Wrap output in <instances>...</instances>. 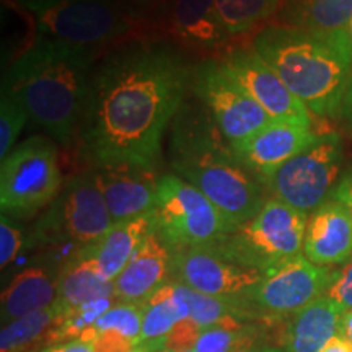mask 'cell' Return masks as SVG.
<instances>
[{"instance_id":"cell-1","label":"cell","mask_w":352,"mask_h":352,"mask_svg":"<svg viewBox=\"0 0 352 352\" xmlns=\"http://www.w3.org/2000/svg\"><path fill=\"white\" fill-rule=\"evenodd\" d=\"M186 63L162 43L132 41L94 69L78 131L83 160L155 171L166 127L191 83Z\"/></svg>"},{"instance_id":"cell-2","label":"cell","mask_w":352,"mask_h":352,"mask_svg":"<svg viewBox=\"0 0 352 352\" xmlns=\"http://www.w3.org/2000/svg\"><path fill=\"white\" fill-rule=\"evenodd\" d=\"M175 175L192 184L220 210L232 232L253 219L264 202V183L239 160L208 109L183 101L170 145Z\"/></svg>"},{"instance_id":"cell-3","label":"cell","mask_w":352,"mask_h":352,"mask_svg":"<svg viewBox=\"0 0 352 352\" xmlns=\"http://www.w3.org/2000/svg\"><path fill=\"white\" fill-rule=\"evenodd\" d=\"M94 63L95 50L38 36L10 65L2 90L15 95L41 129L69 147L78 140Z\"/></svg>"},{"instance_id":"cell-4","label":"cell","mask_w":352,"mask_h":352,"mask_svg":"<svg viewBox=\"0 0 352 352\" xmlns=\"http://www.w3.org/2000/svg\"><path fill=\"white\" fill-rule=\"evenodd\" d=\"M252 46L276 70L308 111L340 116L352 72L349 33L328 34L292 25H266Z\"/></svg>"},{"instance_id":"cell-5","label":"cell","mask_w":352,"mask_h":352,"mask_svg":"<svg viewBox=\"0 0 352 352\" xmlns=\"http://www.w3.org/2000/svg\"><path fill=\"white\" fill-rule=\"evenodd\" d=\"M38 36L96 50L122 43L135 25L124 0H23Z\"/></svg>"},{"instance_id":"cell-6","label":"cell","mask_w":352,"mask_h":352,"mask_svg":"<svg viewBox=\"0 0 352 352\" xmlns=\"http://www.w3.org/2000/svg\"><path fill=\"white\" fill-rule=\"evenodd\" d=\"M308 214L271 196L253 219L212 246L232 261L264 272L303 254Z\"/></svg>"},{"instance_id":"cell-7","label":"cell","mask_w":352,"mask_h":352,"mask_svg":"<svg viewBox=\"0 0 352 352\" xmlns=\"http://www.w3.org/2000/svg\"><path fill=\"white\" fill-rule=\"evenodd\" d=\"M63 186L57 148L46 138L16 145L0 166V208L12 219H30L56 201Z\"/></svg>"},{"instance_id":"cell-8","label":"cell","mask_w":352,"mask_h":352,"mask_svg":"<svg viewBox=\"0 0 352 352\" xmlns=\"http://www.w3.org/2000/svg\"><path fill=\"white\" fill-rule=\"evenodd\" d=\"M155 215L157 230L171 252L212 246L232 233L212 202L175 173L158 176Z\"/></svg>"},{"instance_id":"cell-9","label":"cell","mask_w":352,"mask_h":352,"mask_svg":"<svg viewBox=\"0 0 352 352\" xmlns=\"http://www.w3.org/2000/svg\"><path fill=\"white\" fill-rule=\"evenodd\" d=\"M344 162L341 138L321 134L314 144L290 158L266 182L272 197L302 212H314L333 196Z\"/></svg>"},{"instance_id":"cell-10","label":"cell","mask_w":352,"mask_h":352,"mask_svg":"<svg viewBox=\"0 0 352 352\" xmlns=\"http://www.w3.org/2000/svg\"><path fill=\"white\" fill-rule=\"evenodd\" d=\"M338 270L308 261L300 254L263 272L243 298L258 320L280 321L328 294Z\"/></svg>"},{"instance_id":"cell-11","label":"cell","mask_w":352,"mask_h":352,"mask_svg":"<svg viewBox=\"0 0 352 352\" xmlns=\"http://www.w3.org/2000/svg\"><path fill=\"white\" fill-rule=\"evenodd\" d=\"M191 85L196 98L204 104L230 145L256 134L272 118L252 98L217 59H208L192 69Z\"/></svg>"},{"instance_id":"cell-12","label":"cell","mask_w":352,"mask_h":352,"mask_svg":"<svg viewBox=\"0 0 352 352\" xmlns=\"http://www.w3.org/2000/svg\"><path fill=\"white\" fill-rule=\"evenodd\" d=\"M113 219L90 171L69 178L36 228L43 241H67L78 250L95 243L113 226Z\"/></svg>"},{"instance_id":"cell-13","label":"cell","mask_w":352,"mask_h":352,"mask_svg":"<svg viewBox=\"0 0 352 352\" xmlns=\"http://www.w3.org/2000/svg\"><path fill=\"white\" fill-rule=\"evenodd\" d=\"M228 74L241 83L272 120L311 124L310 111L253 46L230 47L217 57Z\"/></svg>"},{"instance_id":"cell-14","label":"cell","mask_w":352,"mask_h":352,"mask_svg":"<svg viewBox=\"0 0 352 352\" xmlns=\"http://www.w3.org/2000/svg\"><path fill=\"white\" fill-rule=\"evenodd\" d=\"M171 274L206 296L241 297L259 283L263 272L232 261L214 246H201L173 252Z\"/></svg>"},{"instance_id":"cell-15","label":"cell","mask_w":352,"mask_h":352,"mask_svg":"<svg viewBox=\"0 0 352 352\" xmlns=\"http://www.w3.org/2000/svg\"><path fill=\"white\" fill-rule=\"evenodd\" d=\"M316 138L318 134L311 131V124L272 120L243 142L232 145V148L243 166L266 186L267 178L276 170L314 144Z\"/></svg>"},{"instance_id":"cell-16","label":"cell","mask_w":352,"mask_h":352,"mask_svg":"<svg viewBox=\"0 0 352 352\" xmlns=\"http://www.w3.org/2000/svg\"><path fill=\"white\" fill-rule=\"evenodd\" d=\"M90 173L113 222L138 219L155 210L158 178L153 171L131 166H96Z\"/></svg>"},{"instance_id":"cell-17","label":"cell","mask_w":352,"mask_h":352,"mask_svg":"<svg viewBox=\"0 0 352 352\" xmlns=\"http://www.w3.org/2000/svg\"><path fill=\"white\" fill-rule=\"evenodd\" d=\"M166 6V28L176 43L201 52L230 50L232 36L215 0H170Z\"/></svg>"},{"instance_id":"cell-18","label":"cell","mask_w":352,"mask_h":352,"mask_svg":"<svg viewBox=\"0 0 352 352\" xmlns=\"http://www.w3.org/2000/svg\"><path fill=\"white\" fill-rule=\"evenodd\" d=\"M303 256L318 266H340L352 258V214L334 197L308 215Z\"/></svg>"},{"instance_id":"cell-19","label":"cell","mask_w":352,"mask_h":352,"mask_svg":"<svg viewBox=\"0 0 352 352\" xmlns=\"http://www.w3.org/2000/svg\"><path fill=\"white\" fill-rule=\"evenodd\" d=\"M171 256L173 252L155 228L113 280L116 300L140 303L151 297L171 274Z\"/></svg>"},{"instance_id":"cell-20","label":"cell","mask_w":352,"mask_h":352,"mask_svg":"<svg viewBox=\"0 0 352 352\" xmlns=\"http://www.w3.org/2000/svg\"><path fill=\"white\" fill-rule=\"evenodd\" d=\"M155 228V210L151 214L140 215L138 219L114 222L101 239L82 248V252L94 259L101 274L108 280H114L129 263L132 254L138 252L142 241Z\"/></svg>"},{"instance_id":"cell-21","label":"cell","mask_w":352,"mask_h":352,"mask_svg":"<svg viewBox=\"0 0 352 352\" xmlns=\"http://www.w3.org/2000/svg\"><path fill=\"white\" fill-rule=\"evenodd\" d=\"M342 314L344 310L324 296L289 316L283 333L285 352L323 351L338 336Z\"/></svg>"},{"instance_id":"cell-22","label":"cell","mask_w":352,"mask_h":352,"mask_svg":"<svg viewBox=\"0 0 352 352\" xmlns=\"http://www.w3.org/2000/svg\"><path fill=\"white\" fill-rule=\"evenodd\" d=\"M57 276L59 271H52L47 266H32L13 277L2 294V323L8 324L21 316L54 305Z\"/></svg>"},{"instance_id":"cell-23","label":"cell","mask_w":352,"mask_h":352,"mask_svg":"<svg viewBox=\"0 0 352 352\" xmlns=\"http://www.w3.org/2000/svg\"><path fill=\"white\" fill-rule=\"evenodd\" d=\"M98 298L114 297V284L101 274L96 263L82 250L67 259L57 276V307L69 310Z\"/></svg>"},{"instance_id":"cell-24","label":"cell","mask_w":352,"mask_h":352,"mask_svg":"<svg viewBox=\"0 0 352 352\" xmlns=\"http://www.w3.org/2000/svg\"><path fill=\"white\" fill-rule=\"evenodd\" d=\"M142 305L144 320L139 344L164 340L179 321L189 318V307L178 280H166L151 297L145 298Z\"/></svg>"},{"instance_id":"cell-25","label":"cell","mask_w":352,"mask_h":352,"mask_svg":"<svg viewBox=\"0 0 352 352\" xmlns=\"http://www.w3.org/2000/svg\"><path fill=\"white\" fill-rule=\"evenodd\" d=\"M65 314L54 303L6 324L0 333V352H38L50 346V336Z\"/></svg>"},{"instance_id":"cell-26","label":"cell","mask_w":352,"mask_h":352,"mask_svg":"<svg viewBox=\"0 0 352 352\" xmlns=\"http://www.w3.org/2000/svg\"><path fill=\"white\" fill-rule=\"evenodd\" d=\"M287 16L292 26L328 34L349 33L352 0H289Z\"/></svg>"},{"instance_id":"cell-27","label":"cell","mask_w":352,"mask_h":352,"mask_svg":"<svg viewBox=\"0 0 352 352\" xmlns=\"http://www.w3.org/2000/svg\"><path fill=\"white\" fill-rule=\"evenodd\" d=\"M264 321H228L204 328L197 338L196 352H246L253 347L263 346Z\"/></svg>"},{"instance_id":"cell-28","label":"cell","mask_w":352,"mask_h":352,"mask_svg":"<svg viewBox=\"0 0 352 352\" xmlns=\"http://www.w3.org/2000/svg\"><path fill=\"white\" fill-rule=\"evenodd\" d=\"M223 26L232 38L256 33L285 0H215Z\"/></svg>"},{"instance_id":"cell-29","label":"cell","mask_w":352,"mask_h":352,"mask_svg":"<svg viewBox=\"0 0 352 352\" xmlns=\"http://www.w3.org/2000/svg\"><path fill=\"white\" fill-rule=\"evenodd\" d=\"M118 300L116 298H98L78 305L67 311L57 327L52 329L50 336V346L67 341H87L96 340L95 324L101 316L111 308Z\"/></svg>"},{"instance_id":"cell-30","label":"cell","mask_w":352,"mask_h":352,"mask_svg":"<svg viewBox=\"0 0 352 352\" xmlns=\"http://www.w3.org/2000/svg\"><path fill=\"white\" fill-rule=\"evenodd\" d=\"M144 305L142 302H116L101 318L96 321L95 333L98 336L101 331H118L127 340L139 344V336L142 331Z\"/></svg>"},{"instance_id":"cell-31","label":"cell","mask_w":352,"mask_h":352,"mask_svg":"<svg viewBox=\"0 0 352 352\" xmlns=\"http://www.w3.org/2000/svg\"><path fill=\"white\" fill-rule=\"evenodd\" d=\"M28 118V113L20 100L10 91L2 90V101H0V157L2 160L15 148L13 145Z\"/></svg>"},{"instance_id":"cell-32","label":"cell","mask_w":352,"mask_h":352,"mask_svg":"<svg viewBox=\"0 0 352 352\" xmlns=\"http://www.w3.org/2000/svg\"><path fill=\"white\" fill-rule=\"evenodd\" d=\"M23 246V233L21 228L13 222L12 217L2 214L0 219V266L2 270L10 264Z\"/></svg>"},{"instance_id":"cell-33","label":"cell","mask_w":352,"mask_h":352,"mask_svg":"<svg viewBox=\"0 0 352 352\" xmlns=\"http://www.w3.org/2000/svg\"><path fill=\"white\" fill-rule=\"evenodd\" d=\"M202 329L191 318L179 321L176 327L164 338V349L183 351L195 349L197 338Z\"/></svg>"},{"instance_id":"cell-34","label":"cell","mask_w":352,"mask_h":352,"mask_svg":"<svg viewBox=\"0 0 352 352\" xmlns=\"http://www.w3.org/2000/svg\"><path fill=\"white\" fill-rule=\"evenodd\" d=\"M327 297L336 302L344 311L352 310V258L341 270H338L336 279L329 287Z\"/></svg>"},{"instance_id":"cell-35","label":"cell","mask_w":352,"mask_h":352,"mask_svg":"<svg viewBox=\"0 0 352 352\" xmlns=\"http://www.w3.org/2000/svg\"><path fill=\"white\" fill-rule=\"evenodd\" d=\"M135 344L118 331H101L94 341V352H132Z\"/></svg>"},{"instance_id":"cell-36","label":"cell","mask_w":352,"mask_h":352,"mask_svg":"<svg viewBox=\"0 0 352 352\" xmlns=\"http://www.w3.org/2000/svg\"><path fill=\"white\" fill-rule=\"evenodd\" d=\"M331 197L342 202L352 214V168L341 176Z\"/></svg>"},{"instance_id":"cell-37","label":"cell","mask_w":352,"mask_h":352,"mask_svg":"<svg viewBox=\"0 0 352 352\" xmlns=\"http://www.w3.org/2000/svg\"><path fill=\"white\" fill-rule=\"evenodd\" d=\"M38 352H94V342H87V341L59 342V344L47 346Z\"/></svg>"},{"instance_id":"cell-38","label":"cell","mask_w":352,"mask_h":352,"mask_svg":"<svg viewBox=\"0 0 352 352\" xmlns=\"http://www.w3.org/2000/svg\"><path fill=\"white\" fill-rule=\"evenodd\" d=\"M340 118L342 120V122L346 124L347 129L352 132V72H351L349 82H347L344 98H342Z\"/></svg>"},{"instance_id":"cell-39","label":"cell","mask_w":352,"mask_h":352,"mask_svg":"<svg viewBox=\"0 0 352 352\" xmlns=\"http://www.w3.org/2000/svg\"><path fill=\"white\" fill-rule=\"evenodd\" d=\"M338 334H340L342 340H346L352 346V310L342 314Z\"/></svg>"},{"instance_id":"cell-40","label":"cell","mask_w":352,"mask_h":352,"mask_svg":"<svg viewBox=\"0 0 352 352\" xmlns=\"http://www.w3.org/2000/svg\"><path fill=\"white\" fill-rule=\"evenodd\" d=\"M321 352H352V346L338 334V336H334L333 340L328 342V346Z\"/></svg>"},{"instance_id":"cell-41","label":"cell","mask_w":352,"mask_h":352,"mask_svg":"<svg viewBox=\"0 0 352 352\" xmlns=\"http://www.w3.org/2000/svg\"><path fill=\"white\" fill-rule=\"evenodd\" d=\"M246 352H285V351H280V349H277V347L263 344V346L253 347V349H250V351H246Z\"/></svg>"},{"instance_id":"cell-42","label":"cell","mask_w":352,"mask_h":352,"mask_svg":"<svg viewBox=\"0 0 352 352\" xmlns=\"http://www.w3.org/2000/svg\"><path fill=\"white\" fill-rule=\"evenodd\" d=\"M140 6H166L170 0H138Z\"/></svg>"},{"instance_id":"cell-43","label":"cell","mask_w":352,"mask_h":352,"mask_svg":"<svg viewBox=\"0 0 352 352\" xmlns=\"http://www.w3.org/2000/svg\"><path fill=\"white\" fill-rule=\"evenodd\" d=\"M157 352H196L195 349H183V351H171V349H162V351H157Z\"/></svg>"},{"instance_id":"cell-44","label":"cell","mask_w":352,"mask_h":352,"mask_svg":"<svg viewBox=\"0 0 352 352\" xmlns=\"http://www.w3.org/2000/svg\"><path fill=\"white\" fill-rule=\"evenodd\" d=\"M132 352H147V351H144V349H142V347H139V346H138V347H135V349H134V351H132Z\"/></svg>"},{"instance_id":"cell-45","label":"cell","mask_w":352,"mask_h":352,"mask_svg":"<svg viewBox=\"0 0 352 352\" xmlns=\"http://www.w3.org/2000/svg\"><path fill=\"white\" fill-rule=\"evenodd\" d=\"M349 34H351V38H352V23H351V26H349Z\"/></svg>"}]
</instances>
